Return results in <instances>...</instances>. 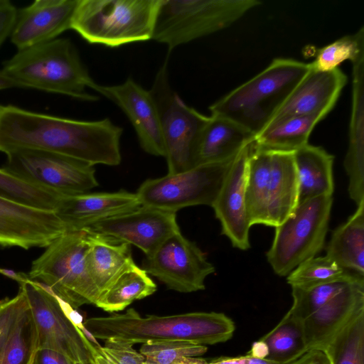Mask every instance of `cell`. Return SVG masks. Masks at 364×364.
Instances as JSON below:
<instances>
[{"instance_id":"1","label":"cell","mask_w":364,"mask_h":364,"mask_svg":"<svg viewBox=\"0 0 364 364\" xmlns=\"http://www.w3.org/2000/svg\"><path fill=\"white\" fill-rule=\"evenodd\" d=\"M123 129L105 118L77 120L0 105V152L20 150L59 154L93 166H117Z\"/></svg>"},{"instance_id":"2","label":"cell","mask_w":364,"mask_h":364,"mask_svg":"<svg viewBox=\"0 0 364 364\" xmlns=\"http://www.w3.org/2000/svg\"><path fill=\"white\" fill-rule=\"evenodd\" d=\"M83 326L95 338L114 339L133 345L171 341L213 345L230 340L235 330L233 321L223 313L192 312L143 317L134 309L124 314L88 318Z\"/></svg>"},{"instance_id":"3","label":"cell","mask_w":364,"mask_h":364,"mask_svg":"<svg viewBox=\"0 0 364 364\" xmlns=\"http://www.w3.org/2000/svg\"><path fill=\"white\" fill-rule=\"evenodd\" d=\"M1 70L18 87L65 95L85 101L98 100L97 95L87 92L97 83L69 38H57L18 50L3 63Z\"/></svg>"},{"instance_id":"4","label":"cell","mask_w":364,"mask_h":364,"mask_svg":"<svg viewBox=\"0 0 364 364\" xmlns=\"http://www.w3.org/2000/svg\"><path fill=\"white\" fill-rule=\"evenodd\" d=\"M310 68V63L276 58L264 70L210 105L211 115L233 122L256 136L270 123Z\"/></svg>"},{"instance_id":"5","label":"cell","mask_w":364,"mask_h":364,"mask_svg":"<svg viewBox=\"0 0 364 364\" xmlns=\"http://www.w3.org/2000/svg\"><path fill=\"white\" fill-rule=\"evenodd\" d=\"M298 191L294 152L266 150L252 142L245 191L250 225H279L297 206Z\"/></svg>"},{"instance_id":"6","label":"cell","mask_w":364,"mask_h":364,"mask_svg":"<svg viewBox=\"0 0 364 364\" xmlns=\"http://www.w3.org/2000/svg\"><path fill=\"white\" fill-rule=\"evenodd\" d=\"M161 0H78L71 29L110 48L152 40Z\"/></svg>"},{"instance_id":"7","label":"cell","mask_w":364,"mask_h":364,"mask_svg":"<svg viewBox=\"0 0 364 364\" xmlns=\"http://www.w3.org/2000/svg\"><path fill=\"white\" fill-rule=\"evenodd\" d=\"M88 247L85 228L67 230L32 262L28 278L46 286L75 309L95 304L100 292L88 272Z\"/></svg>"},{"instance_id":"8","label":"cell","mask_w":364,"mask_h":364,"mask_svg":"<svg viewBox=\"0 0 364 364\" xmlns=\"http://www.w3.org/2000/svg\"><path fill=\"white\" fill-rule=\"evenodd\" d=\"M257 0H161L152 40L168 51L225 29L259 6Z\"/></svg>"},{"instance_id":"9","label":"cell","mask_w":364,"mask_h":364,"mask_svg":"<svg viewBox=\"0 0 364 364\" xmlns=\"http://www.w3.org/2000/svg\"><path fill=\"white\" fill-rule=\"evenodd\" d=\"M332 196H323L298 204L294 212L276 227L267 261L280 277L287 276L304 261L323 247L328 231Z\"/></svg>"},{"instance_id":"10","label":"cell","mask_w":364,"mask_h":364,"mask_svg":"<svg viewBox=\"0 0 364 364\" xmlns=\"http://www.w3.org/2000/svg\"><path fill=\"white\" fill-rule=\"evenodd\" d=\"M149 92L159 112L167 173H177L196 166L198 141L210 117L188 106L171 88L167 59L159 69Z\"/></svg>"},{"instance_id":"11","label":"cell","mask_w":364,"mask_h":364,"mask_svg":"<svg viewBox=\"0 0 364 364\" xmlns=\"http://www.w3.org/2000/svg\"><path fill=\"white\" fill-rule=\"evenodd\" d=\"M19 284L35 322L38 348L57 351L72 363H92L101 346L93 344L76 326L66 312L63 301L28 276Z\"/></svg>"},{"instance_id":"12","label":"cell","mask_w":364,"mask_h":364,"mask_svg":"<svg viewBox=\"0 0 364 364\" xmlns=\"http://www.w3.org/2000/svg\"><path fill=\"white\" fill-rule=\"evenodd\" d=\"M234 159L147 179L135 193L141 205L174 213L193 205L212 206Z\"/></svg>"},{"instance_id":"13","label":"cell","mask_w":364,"mask_h":364,"mask_svg":"<svg viewBox=\"0 0 364 364\" xmlns=\"http://www.w3.org/2000/svg\"><path fill=\"white\" fill-rule=\"evenodd\" d=\"M3 168L30 183L64 195L87 193L98 186L93 165L55 153L16 151L6 154Z\"/></svg>"},{"instance_id":"14","label":"cell","mask_w":364,"mask_h":364,"mask_svg":"<svg viewBox=\"0 0 364 364\" xmlns=\"http://www.w3.org/2000/svg\"><path fill=\"white\" fill-rule=\"evenodd\" d=\"M142 268L168 289L182 293L204 289L206 277L215 272L205 253L181 230L146 256Z\"/></svg>"},{"instance_id":"15","label":"cell","mask_w":364,"mask_h":364,"mask_svg":"<svg viewBox=\"0 0 364 364\" xmlns=\"http://www.w3.org/2000/svg\"><path fill=\"white\" fill-rule=\"evenodd\" d=\"M84 228L134 245L146 257L151 255L169 236L180 231L176 213L144 205Z\"/></svg>"},{"instance_id":"16","label":"cell","mask_w":364,"mask_h":364,"mask_svg":"<svg viewBox=\"0 0 364 364\" xmlns=\"http://www.w3.org/2000/svg\"><path fill=\"white\" fill-rule=\"evenodd\" d=\"M67 230L54 211L0 196V246L47 247Z\"/></svg>"},{"instance_id":"17","label":"cell","mask_w":364,"mask_h":364,"mask_svg":"<svg viewBox=\"0 0 364 364\" xmlns=\"http://www.w3.org/2000/svg\"><path fill=\"white\" fill-rule=\"evenodd\" d=\"M92 90L108 98L123 111L132 123L144 151L164 157L159 112L149 90H144L132 78L115 85L96 84Z\"/></svg>"},{"instance_id":"18","label":"cell","mask_w":364,"mask_h":364,"mask_svg":"<svg viewBox=\"0 0 364 364\" xmlns=\"http://www.w3.org/2000/svg\"><path fill=\"white\" fill-rule=\"evenodd\" d=\"M250 144L235 157L211 206L220 222L222 234L230 240L234 247L242 250L250 247L249 231L251 225L245 199Z\"/></svg>"},{"instance_id":"19","label":"cell","mask_w":364,"mask_h":364,"mask_svg":"<svg viewBox=\"0 0 364 364\" xmlns=\"http://www.w3.org/2000/svg\"><path fill=\"white\" fill-rule=\"evenodd\" d=\"M78 0H36L18 10L11 42L22 50L58 38L71 29Z\"/></svg>"},{"instance_id":"20","label":"cell","mask_w":364,"mask_h":364,"mask_svg":"<svg viewBox=\"0 0 364 364\" xmlns=\"http://www.w3.org/2000/svg\"><path fill=\"white\" fill-rule=\"evenodd\" d=\"M346 82V75L338 68L331 71L311 68L271 122L293 116L322 120L333 108Z\"/></svg>"},{"instance_id":"21","label":"cell","mask_w":364,"mask_h":364,"mask_svg":"<svg viewBox=\"0 0 364 364\" xmlns=\"http://www.w3.org/2000/svg\"><path fill=\"white\" fill-rule=\"evenodd\" d=\"M364 310V277H360L302 321L307 350H323L358 313Z\"/></svg>"},{"instance_id":"22","label":"cell","mask_w":364,"mask_h":364,"mask_svg":"<svg viewBox=\"0 0 364 364\" xmlns=\"http://www.w3.org/2000/svg\"><path fill=\"white\" fill-rule=\"evenodd\" d=\"M140 205L135 193L126 191L87 192L63 196L55 213L68 230H77Z\"/></svg>"},{"instance_id":"23","label":"cell","mask_w":364,"mask_h":364,"mask_svg":"<svg viewBox=\"0 0 364 364\" xmlns=\"http://www.w3.org/2000/svg\"><path fill=\"white\" fill-rule=\"evenodd\" d=\"M254 139V135L233 122L211 115L200 135L195 164L234 159Z\"/></svg>"},{"instance_id":"24","label":"cell","mask_w":364,"mask_h":364,"mask_svg":"<svg viewBox=\"0 0 364 364\" xmlns=\"http://www.w3.org/2000/svg\"><path fill=\"white\" fill-rule=\"evenodd\" d=\"M85 229L89 244L86 257L88 272L100 295L118 274L134 263L131 245Z\"/></svg>"},{"instance_id":"25","label":"cell","mask_w":364,"mask_h":364,"mask_svg":"<svg viewBox=\"0 0 364 364\" xmlns=\"http://www.w3.org/2000/svg\"><path fill=\"white\" fill-rule=\"evenodd\" d=\"M298 175V204L323 196H332L334 190V156L320 146L307 144L294 152Z\"/></svg>"},{"instance_id":"26","label":"cell","mask_w":364,"mask_h":364,"mask_svg":"<svg viewBox=\"0 0 364 364\" xmlns=\"http://www.w3.org/2000/svg\"><path fill=\"white\" fill-rule=\"evenodd\" d=\"M346 222L335 229L326 255L341 267L364 276V200Z\"/></svg>"},{"instance_id":"27","label":"cell","mask_w":364,"mask_h":364,"mask_svg":"<svg viewBox=\"0 0 364 364\" xmlns=\"http://www.w3.org/2000/svg\"><path fill=\"white\" fill-rule=\"evenodd\" d=\"M156 284L148 273L135 262L125 268L100 295L95 306L112 313L124 310L133 301L156 291Z\"/></svg>"},{"instance_id":"28","label":"cell","mask_w":364,"mask_h":364,"mask_svg":"<svg viewBox=\"0 0 364 364\" xmlns=\"http://www.w3.org/2000/svg\"><path fill=\"white\" fill-rule=\"evenodd\" d=\"M321 120L312 116H293L272 121L255 136L253 144L269 151L294 152L308 144Z\"/></svg>"},{"instance_id":"29","label":"cell","mask_w":364,"mask_h":364,"mask_svg":"<svg viewBox=\"0 0 364 364\" xmlns=\"http://www.w3.org/2000/svg\"><path fill=\"white\" fill-rule=\"evenodd\" d=\"M264 358L289 364L308 351L302 321L286 314L280 322L258 341Z\"/></svg>"},{"instance_id":"30","label":"cell","mask_w":364,"mask_h":364,"mask_svg":"<svg viewBox=\"0 0 364 364\" xmlns=\"http://www.w3.org/2000/svg\"><path fill=\"white\" fill-rule=\"evenodd\" d=\"M38 349V333L28 303L0 348V364H33Z\"/></svg>"},{"instance_id":"31","label":"cell","mask_w":364,"mask_h":364,"mask_svg":"<svg viewBox=\"0 0 364 364\" xmlns=\"http://www.w3.org/2000/svg\"><path fill=\"white\" fill-rule=\"evenodd\" d=\"M323 350L331 364H364V310L352 318Z\"/></svg>"},{"instance_id":"32","label":"cell","mask_w":364,"mask_h":364,"mask_svg":"<svg viewBox=\"0 0 364 364\" xmlns=\"http://www.w3.org/2000/svg\"><path fill=\"white\" fill-rule=\"evenodd\" d=\"M64 194L30 183L0 168V196L48 210H55Z\"/></svg>"},{"instance_id":"33","label":"cell","mask_w":364,"mask_h":364,"mask_svg":"<svg viewBox=\"0 0 364 364\" xmlns=\"http://www.w3.org/2000/svg\"><path fill=\"white\" fill-rule=\"evenodd\" d=\"M360 277L364 276L355 274L348 278L309 287H292L293 304L287 314L303 321Z\"/></svg>"},{"instance_id":"34","label":"cell","mask_w":364,"mask_h":364,"mask_svg":"<svg viewBox=\"0 0 364 364\" xmlns=\"http://www.w3.org/2000/svg\"><path fill=\"white\" fill-rule=\"evenodd\" d=\"M207 350L203 345L171 341L142 343L139 353L145 358L144 364H204L207 361L198 357Z\"/></svg>"},{"instance_id":"35","label":"cell","mask_w":364,"mask_h":364,"mask_svg":"<svg viewBox=\"0 0 364 364\" xmlns=\"http://www.w3.org/2000/svg\"><path fill=\"white\" fill-rule=\"evenodd\" d=\"M355 274L341 267L327 256L314 257L298 265L287 275V280L291 287H309L348 278Z\"/></svg>"},{"instance_id":"36","label":"cell","mask_w":364,"mask_h":364,"mask_svg":"<svg viewBox=\"0 0 364 364\" xmlns=\"http://www.w3.org/2000/svg\"><path fill=\"white\" fill-rule=\"evenodd\" d=\"M355 36H346L318 50L311 68L319 71H331L347 60H354L361 51Z\"/></svg>"},{"instance_id":"37","label":"cell","mask_w":364,"mask_h":364,"mask_svg":"<svg viewBox=\"0 0 364 364\" xmlns=\"http://www.w3.org/2000/svg\"><path fill=\"white\" fill-rule=\"evenodd\" d=\"M27 306L26 296L21 288L14 297L0 301V348L21 313Z\"/></svg>"},{"instance_id":"38","label":"cell","mask_w":364,"mask_h":364,"mask_svg":"<svg viewBox=\"0 0 364 364\" xmlns=\"http://www.w3.org/2000/svg\"><path fill=\"white\" fill-rule=\"evenodd\" d=\"M133 346L124 341L109 339L100 350L112 364H144L145 358L134 349Z\"/></svg>"},{"instance_id":"39","label":"cell","mask_w":364,"mask_h":364,"mask_svg":"<svg viewBox=\"0 0 364 364\" xmlns=\"http://www.w3.org/2000/svg\"><path fill=\"white\" fill-rule=\"evenodd\" d=\"M18 10L8 0H0V46L10 36L14 26Z\"/></svg>"},{"instance_id":"40","label":"cell","mask_w":364,"mask_h":364,"mask_svg":"<svg viewBox=\"0 0 364 364\" xmlns=\"http://www.w3.org/2000/svg\"><path fill=\"white\" fill-rule=\"evenodd\" d=\"M33 364H72L63 354L48 348H38Z\"/></svg>"},{"instance_id":"41","label":"cell","mask_w":364,"mask_h":364,"mask_svg":"<svg viewBox=\"0 0 364 364\" xmlns=\"http://www.w3.org/2000/svg\"><path fill=\"white\" fill-rule=\"evenodd\" d=\"M290 364H331V362L324 350L311 349Z\"/></svg>"},{"instance_id":"42","label":"cell","mask_w":364,"mask_h":364,"mask_svg":"<svg viewBox=\"0 0 364 364\" xmlns=\"http://www.w3.org/2000/svg\"><path fill=\"white\" fill-rule=\"evenodd\" d=\"M0 274L11 279L13 280L16 281L18 284L21 283L24 281L27 277L28 274L22 272H16L12 269L0 268Z\"/></svg>"},{"instance_id":"43","label":"cell","mask_w":364,"mask_h":364,"mask_svg":"<svg viewBox=\"0 0 364 364\" xmlns=\"http://www.w3.org/2000/svg\"><path fill=\"white\" fill-rule=\"evenodd\" d=\"M246 356V364H283L264 358L255 356L248 353ZM290 364V363H289Z\"/></svg>"},{"instance_id":"44","label":"cell","mask_w":364,"mask_h":364,"mask_svg":"<svg viewBox=\"0 0 364 364\" xmlns=\"http://www.w3.org/2000/svg\"><path fill=\"white\" fill-rule=\"evenodd\" d=\"M12 87H18V85L0 70V90Z\"/></svg>"},{"instance_id":"45","label":"cell","mask_w":364,"mask_h":364,"mask_svg":"<svg viewBox=\"0 0 364 364\" xmlns=\"http://www.w3.org/2000/svg\"><path fill=\"white\" fill-rule=\"evenodd\" d=\"M92 364H112L100 352L99 349L97 353L94 355Z\"/></svg>"},{"instance_id":"46","label":"cell","mask_w":364,"mask_h":364,"mask_svg":"<svg viewBox=\"0 0 364 364\" xmlns=\"http://www.w3.org/2000/svg\"><path fill=\"white\" fill-rule=\"evenodd\" d=\"M72 364H92V363L90 361H88V362H82V363H72Z\"/></svg>"}]
</instances>
